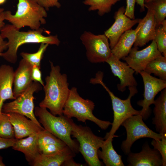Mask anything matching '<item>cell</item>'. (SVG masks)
<instances>
[{
	"label": "cell",
	"instance_id": "obj_1",
	"mask_svg": "<svg viewBox=\"0 0 166 166\" xmlns=\"http://www.w3.org/2000/svg\"><path fill=\"white\" fill-rule=\"evenodd\" d=\"M43 30L27 31H20L12 25H5L0 31V35L4 39H7V49L2 53V57L7 61L15 64L17 61V51L19 47L26 43H44L58 46L60 41L57 35L45 36L42 34Z\"/></svg>",
	"mask_w": 166,
	"mask_h": 166
},
{
	"label": "cell",
	"instance_id": "obj_2",
	"mask_svg": "<svg viewBox=\"0 0 166 166\" xmlns=\"http://www.w3.org/2000/svg\"><path fill=\"white\" fill-rule=\"evenodd\" d=\"M51 70L45 78L43 86L45 96L39 106L48 109L54 115H63V108L68 97L70 89L66 74H62L58 65L50 61Z\"/></svg>",
	"mask_w": 166,
	"mask_h": 166
},
{
	"label": "cell",
	"instance_id": "obj_3",
	"mask_svg": "<svg viewBox=\"0 0 166 166\" xmlns=\"http://www.w3.org/2000/svg\"><path fill=\"white\" fill-rule=\"evenodd\" d=\"M17 10L14 14L10 10L4 11L5 20L17 29L28 26L32 30H38L46 23V10L37 0H18Z\"/></svg>",
	"mask_w": 166,
	"mask_h": 166
},
{
	"label": "cell",
	"instance_id": "obj_4",
	"mask_svg": "<svg viewBox=\"0 0 166 166\" xmlns=\"http://www.w3.org/2000/svg\"><path fill=\"white\" fill-rule=\"evenodd\" d=\"M34 112L45 129L62 141L76 154L79 152V144L71 137L73 122L71 118L63 114L56 116L49 112L46 108L40 106L34 108Z\"/></svg>",
	"mask_w": 166,
	"mask_h": 166
},
{
	"label": "cell",
	"instance_id": "obj_5",
	"mask_svg": "<svg viewBox=\"0 0 166 166\" xmlns=\"http://www.w3.org/2000/svg\"><path fill=\"white\" fill-rule=\"evenodd\" d=\"M94 103L88 99H85L78 94L76 88L72 87L64 105L63 114L69 118L75 117L77 121L85 123L91 121L102 130L106 129L112 123L109 121L101 120L94 116L93 111Z\"/></svg>",
	"mask_w": 166,
	"mask_h": 166
},
{
	"label": "cell",
	"instance_id": "obj_6",
	"mask_svg": "<svg viewBox=\"0 0 166 166\" xmlns=\"http://www.w3.org/2000/svg\"><path fill=\"white\" fill-rule=\"evenodd\" d=\"M71 135L79 142V151L89 166H101L103 163L99 158L97 151L102 145L105 139L95 135L90 128L72 124Z\"/></svg>",
	"mask_w": 166,
	"mask_h": 166
},
{
	"label": "cell",
	"instance_id": "obj_7",
	"mask_svg": "<svg viewBox=\"0 0 166 166\" xmlns=\"http://www.w3.org/2000/svg\"><path fill=\"white\" fill-rule=\"evenodd\" d=\"M97 83L100 84L107 92L110 97L113 112V120L112 123V128L107 132L104 138L105 139L113 138L116 136L114 134L126 119L134 115L140 114L141 110L135 109L132 106L131 100L132 97L137 93V90L136 86L129 87V94L125 100L121 99L116 96L109 89L103 81V79L99 78Z\"/></svg>",
	"mask_w": 166,
	"mask_h": 166
},
{
	"label": "cell",
	"instance_id": "obj_8",
	"mask_svg": "<svg viewBox=\"0 0 166 166\" xmlns=\"http://www.w3.org/2000/svg\"><path fill=\"white\" fill-rule=\"evenodd\" d=\"M140 114L134 115L127 118L122 124L126 130V139L122 142L121 148L127 155L131 152V146L137 140L142 138H150L160 140L162 136L149 128L145 124Z\"/></svg>",
	"mask_w": 166,
	"mask_h": 166
},
{
	"label": "cell",
	"instance_id": "obj_9",
	"mask_svg": "<svg viewBox=\"0 0 166 166\" xmlns=\"http://www.w3.org/2000/svg\"><path fill=\"white\" fill-rule=\"evenodd\" d=\"M41 85L33 81L21 95L11 102L3 104L2 112L16 113L24 115L40 127H43L37 119L34 113V93L41 90Z\"/></svg>",
	"mask_w": 166,
	"mask_h": 166
},
{
	"label": "cell",
	"instance_id": "obj_10",
	"mask_svg": "<svg viewBox=\"0 0 166 166\" xmlns=\"http://www.w3.org/2000/svg\"><path fill=\"white\" fill-rule=\"evenodd\" d=\"M80 39L86 50L88 60L93 63L105 62L112 53L109 40L104 34L95 35L85 31Z\"/></svg>",
	"mask_w": 166,
	"mask_h": 166
},
{
	"label": "cell",
	"instance_id": "obj_11",
	"mask_svg": "<svg viewBox=\"0 0 166 166\" xmlns=\"http://www.w3.org/2000/svg\"><path fill=\"white\" fill-rule=\"evenodd\" d=\"M141 76L144 86V99L138 101L137 104L142 107L140 114L145 119L149 116L150 106L153 104L154 98L159 92L166 87V81L152 76L143 71L139 73Z\"/></svg>",
	"mask_w": 166,
	"mask_h": 166
},
{
	"label": "cell",
	"instance_id": "obj_12",
	"mask_svg": "<svg viewBox=\"0 0 166 166\" xmlns=\"http://www.w3.org/2000/svg\"><path fill=\"white\" fill-rule=\"evenodd\" d=\"M162 55L153 40L148 46L141 50L138 47L132 48L128 55L122 59L136 72L144 71L147 65L157 57Z\"/></svg>",
	"mask_w": 166,
	"mask_h": 166
},
{
	"label": "cell",
	"instance_id": "obj_13",
	"mask_svg": "<svg viewBox=\"0 0 166 166\" xmlns=\"http://www.w3.org/2000/svg\"><path fill=\"white\" fill-rule=\"evenodd\" d=\"M125 10L124 6H122L115 12L114 23L104 32L109 41L111 49L117 43L121 36L125 31L138 23L141 19H130L124 14Z\"/></svg>",
	"mask_w": 166,
	"mask_h": 166
},
{
	"label": "cell",
	"instance_id": "obj_14",
	"mask_svg": "<svg viewBox=\"0 0 166 166\" xmlns=\"http://www.w3.org/2000/svg\"><path fill=\"white\" fill-rule=\"evenodd\" d=\"M120 60L112 53L105 62L110 65L114 75L120 80V83L117 85L118 90L123 92L127 87L136 86L137 83L133 76L134 70L126 62H122Z\"/></svg>",
	"mask_w": 166,
	"mask_h": 166
},
{
	"label": "cell",
	"instance_id": "obj_15",
	"mask_svg": "<svg viewBox=\"0 0 166 166\" xmlns=\"http://www.w3.org/2000/svg\"><path fill=\"white\" fill-rule=\"evenodd\" d=\"M127 155L128 166H162V159L160 153L156 149L151 148L148 143H144L139 152H130Z\"/></svg>",
	"mask_w": 166,
	"mask_h": 166
},
{
	"label": "cell",
	"instance_id": "obj_16",
	"mask_svg": "<svg viewBox=\"0 0 166 166\" xmlns=\"http://www.w3.org/2000/svg\"><path fill=\"white\" fill-rule=\"evenodd\" d=\"M33 66L22 58L14 71L13 93L17 98L24 92L33 81L31 73Z\"/></svg>",
	"mask_w": 166,
	"mask_h": 166
},
{
	"label": "cell",
	"instance_id": "obj_17",
	"mask_svg": "<svg viewBox=\"0 0 166 166\" xmlns=\"http://www.w3.org/2000/svg\"><path fill=\"white\" fill-rule=\"evenodd\" d=\"M13 126L16 139L26 137L30 135L38 133L44 129L24 115L16 113H7Z\"/></svg>",
	"mask_w": 166,
	"mask_h": 166
},
{
	"label": "cell",
	"instance_id": "obj_18",
	"mask_svg": "<svg viewBox=\"0 0 166 166\" xmlns=\"http://www.w3.org/2000/svg\"><path fill=\"white\" fill-rule=\"evenodd\" d=\"M139 22L140 26L137 33L134 47H142L154 38L156 24L153 11L147 9L146 15Z\"/></svg>",
	"mask_w": 166,
	"mask_h": 166
},
{
	"label": "cell",
	"instance_id": "obj_19",
	"mask_svg": "<svg viewBox=\"0 0 166 166\" xmlns=\"http://www.w3.org/2000/svg\"><path fill=\"white\" fill-rule=\"evenodd\" d=\"M14 72L13 68L10 65H2L0 66V114L2 113V107L6 100L16 99L12 89Z\"/></svg>",
	"mask_w": 166,
	"mask_h": 166
},
{
	"label": "cell",
	"instance_id": "obj_20",
	"mask_svg": "<svg viewBox=\"0 0 166 166\" xmlns=\"http://www.w3.org/2000/svg\"><path fill=\"white\" fill-rule=\"evenodd\" d=\"M38 133L32 134L25 138L16 139L12 147L13 149L23 153L29 164L40 154L38 144Z\"/></svg>",
	"mask_w": 166,
	"mask_h": 166
},
{
	"label": "cell",
	"instance_id": "obj_21",
	"mask_svg": "<svg viewBox=\"0 0 166 166\" xmlns=\"http://www.w3.org/2000/svg\"><path fill=\"white\" fill-rule=\"evenodd\" d=\"M75 156L76 153L67 146L62 150L55 154L50 155L40 154L30 164L33 166H62L64 162L73 158Z\"/></svg>",
	"mask_w": 166,
	"mask_h": 166
},
{
	"label": "cell",
	"instance_id": "obj_22",
	"mask_svg": "<svg viewBox=\"0 0 166 166\" xmlns=\"http://www.w3.org/2000/svg\"><path fill=\"white\" fill-rule=\"evenodd\" d=\"M152 123L157 132L162 136L166 135V89H163L160 95L155 100Z\"/></svg>",
	"mask_w": 166,
	"mask_h": 166
},
{
	"label": "cell",
	"instance_id": "obj_23",
	"mask_svg": "<svg viewBox=\"0 0 166 166\" xmlns=\"http://www.w3.org/2000/svg\"><path fill=\"white\" fill-rule=\"evenodd\" d=\"M140 26L139 22L136 29H131L125 31L111 49L112 54L119 59L127 56L136 41L137 33Z\"/></svg>",
	"mask_w": 166,
	"mask_h": 166
},
{
	"label": "cell",
	"instance_id": "obj_24",
	"mask_svg": "<svg viewBox=\"0 0 166 166\" xmlns=\"http://www.w3.org/2000/svg\"><path fill=\"white\" fill-rule=\"evenodd\" d=\"M105 140L101 147V150L99 149L97 151L99 158L102 160L106 166H124L122 156L117 154L113 148V138Z\"/></svg>",
	"mask_w": 166,
	"mask_h": 166
},
{
	"label": "cell",
	"instance_id": "obj_25",
	"mask_svg": "<svg viewBox=\"0 0 166 166\" xmlns=\"http://www.w3.org/2000/svg\"><path fill=\"white\" fill-rule=\"evenodd\" d=\"M143 71L166 81V57L162 55L156 57L147 65Z\"/></svg>",
	"mask_w": 166,
	"mask_h": 166
},
{
	"label": "cell",
	"instance_id": "obj_26",
	"mask_svg": "<svg viewBox=\"0 0 166 166\" xmlns=\"http://www.w3.org/2000/svg\"><path fill=\"white\" fill-rule=\"evenodd\" d=\"M121 0H84L83 3L89 6V11L97 10L98 14L102 16L110 12L112 7Z\"/></svg>",
	"mask_w": 166,
	"mask_h": 166
},
{
	"label": "cell",
	"instance_id": "obj_27",
	"mask_svg": "<svg viewBox=\"0 0 166 166\" xmlns=\"http://www.w3.org/2000/svg\"><path fill=\"white\" fill-rule=\"evenodd\" d=\"M144 7L153 10L156 27L160 25L166 17V0H154L144 3Z\"/></svg>",
	"mask_w": 166,
	"mask_h": 166
},
{
	"label": "cell",
	"instance_id": "obj_28",
	"mask_svg": "<svg viewBox=\"0 0 166 166\" xmlns=\"http://www.w3.org/2000/svg\"><path fill=\"white\" fill-rule=\"evenodd\" d=\"M154 40L158 50L166 57V20L165 19L158 26L156 27Z\"/></svg>",
	"mask_w": 166,
	"mask_h": 166
},
{
	"label": "cell",
	"instance_id": "obj_29",
	"mask_svg": "<svg viewBox=\"0 0 166 166\" xmlns=\"http://www.w3.org/2000/svg\"><path fill=\"white\" fill-rule=\"evenodd\" d=\"M49 45L47 44L41 43L36 52L29 53L22 52L21 53L20 55L23 59L32 66H36L41 68V60Z\"/></svg>",
	"mask_w": 166,
	"mask_h": 166
},
{
	"label": "cell",
	"instance_id": "obj_30",
	"mask_svg": "<svg viewBox=\"0 0 166 166\" xmlns=\"http://www.w3.org/2000/svg\"><path fill=\"white\" fill-rule=\"evenodd\" d=\"M0 137L7 139H15L14 131L7 113L0 114Z\"/></svg>",
	"mask_w": 166,
	"mask_h": 166
},
{
	"label": "cell",
	"instance_id": "obj_31",
	"mask_svg": "<svg viewBox=\"0 0 166 166\" xmlns=\"http://www.w3.org/2000/svg\"><path fill=\"white\" fill-rule=\"evenodd\" d=\"M38 144L39 149L49 144L66 145L60 139L45 129L41 130L38 133Z\"/></svg>",
	"mask_w": 166,
	"mask_h": 166
},
{
	"label": "cell",
	"instance_id": "obj_32",
	"mask_svg": "<svg viewBox=\"0 0 166 166\" xmlns=\"http://www.w3.org/2000/svg\"><path fill=\"white\" fill-rule=\"evenodd\" d=\"M166 135L162 136L160 140L153 139L151 142L154 148L160 153L162 159V166H166Z\"/></svg>",
	"mask_w": 166,
	"mask_h": 166
},
{
	"label": "cell",
	"instance_id": "obj_33",
	"mask_svg": "<svg viewBox=\"0 0 166 166\" xmlns=\"http://www.w3.org/2000/svg\"><path fill=\"white\" fill-rule=\"evenodd\" d=\"M67 145H61L56 144H49L45 145L40 148L41 154L50 155L57 153L63 149Z\"/></svg>",
	"mask_w": 166,
	"mask_h": 166
},
{
	"label": "cell",
	"instance_id": "obj_34",
	"mask_svg": "<svg viewBox=\"0 0 166 166\" xmlns=\"http://www.w3.org/2000/svg\"><path fill=\"white\" fill-rule=\"evenodd\" d=\"M126 6L124 14L132 19L135 18L134 11L136 0H126Z\"/></svg>",
	"mask_w": 166,
	"mask_h": 166
},
{
	"label": "cell",
	"instance_id": "obj_35",
	"mask_svg": "<svg viewBox=\"0 0 166 166\" xmlns=\"http://www.w3.org/2000/svg\"><path fill=\"white\" fill-rule=\"evenodd\" d=\"M40 68L36 66H33L31 76L34 81L40 83L43 87L44 86V82L42 79V73Z\"/></svg>",
	"mask_w": 166,
	"mask_h": 166
},
{
	"label": "cell",
	"instance_id": "obj_36",
	"mask_svg": "<svg viewBox=\"0 0 166 166\" xmlns=\"http://www.w3.org/2000/svg\"><path fill=\"white\" fill-rule=\"evenodd\" d=\"M38 2L46 10H48L49 8L56 7L59 8L61 5L57 0H37Z\"/></svg>",
	"mask_w": 166,
	"mask_h": 166
},
{
	"label": "cell",
	"instance_id": "obj_37",
	"mask_svg": "<svg viewBox=\"0 0 166 166\" xmlns=\"http://www.w3.org/2000/svg\"><path fill=\"white\" fill-rule=\"evenodd\" d=\"M16 139H7L0 137V150L12 147L14 145Z\"/></svg>",
	"mask_w": 166,
	"mask_h": 166
},
{
	"label": "cell",
	"instance_id": "obj_38",
	"mask_svg": "<svg viewBox=\"0 0 166 166\" xmlns=\"http://www.w3.org/2000/svg\"><path fill=\"white\" fill-rule=\"evenodd\" d=\"M7 49V41H5L0 35V56L4 51Z\"/></svg>",
	"mask_w": 166,
	"mask_h": 166
},
{
	"label": "cell",
	"instance_id": "obj_39",
	"mask_svg": "<svg viewBox=\"0 0 166 166\" xmlns=\"http://www.w3.org/2000/svg\"><path fill=\"white\" fill-rule=\"evenodd\" d=\"M73 158L69 159L64 162L62 166H83V164L78 163L74 161Z\"/></svg>",
	"mask_w": 166,
	"mask_h": 166
},
{
	"label": "cell",
	"instance_id": "obj_40",
	"mask_svg": "<svg viewBox=\"0 0 166 166\" xmlns=\"http://www.w3.org/2000/svg\"><path fill=\"white\" fill-rule=\"evenodd\" d=\"M4 11L0 14V31L5 25L4 22L5 20Z\"/></svg>",
	"mask_w": 166,
	"mask_h": 166
},
{
	"label": "cell",
	"instance_id": "obj_41",
	"mask_svg": "<svg viewBox=\"0 0 166 166\" xmlns=\"http://www.w3.org/2000/svg\"><path fill=\"white\" fill-rule=\"evenodd\" d=\"M136 3L139 5L140 7V10L141 12L144 11L145 7H144V0H136Z\"/></svg>",
	"mask_w": 166,
	"mask_h": 166
},
{
	"label": "cell",
	"instance_id": "obj_42",
	"mask_svg": "<svg viewBox=\"0 0 166 166\" xmlns=\"http://www.w3.org/2000/svg\"><path fill=\"white\" fill-rule=\"evenodd\" d=\"M5 165L3 162L2 157L0 155V166H5Z\"/></svg>",
	"mask_w": 166,
	"mask_h": 166
},
{
	"label": "cell",
	"instance_id": "obj_43",
	"mask_svg": "<svg viewBox=\"0 0 166 166\" xmlns=\"http://www.w3.org/2000/svg\"><path fill=\"white\" fill-rule=\"evenodd\" d=\"M154 0H144V3L149 2Z\"/></svg>",
	"mask_w": 166,
	"mask_h": 166
},
{
	"label": "cell",
	"instance_id": "obj_44",
	"mask_svg": "<svg viewBox=\"0 0 166 166\" xmlns=\"http://www.w3.org/2000/svg\"><path fill=\"white\" fill-rule=\"evenodd\" d=\"M6 0H0V5L3 4Z\"/></svg>",
	"mask_w": 166,
	"mask_h": 166
},
{
	"label": "cell",
	"instance_id": "obj_45",
	"mask_svg": "<svg viewBox=\"0 0 166 166\" xmlns=\"http://www.w3.org/2000/svg\"><path fill=\"white\" fill-rule=\"evenodd\" d=\"M4 11V10L3 8H0V14Z\"/></svg>",
	"mask_w": 166,
	"mask_h": 166
},
{
	"label": "cell",
	"instance_id": "obj_46",
	"mask_svg": "<svg viewBox=\"0 0 166 166\" xmlns=\"http://www.w3.org/2000/svg\"><path fill=\"white\" fill-rule=\"evenodd\" d=\"M58 0V1L59 0Z\"/></svg>",
	"mask_w": 166,
	"mask_h": 166
}]
</instances>
